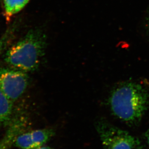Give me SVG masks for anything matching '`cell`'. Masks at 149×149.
<instances>
[{
  "label": "cell",
  "instance_id": "obj_1",
  "mask_svg": "<svg viewBox=\"0 0 149 149\" xmlns=\"http://www.w3.org/2000/svg\"><path fill=\"white\" fill-rule=\"evenodd\" d=\"M109 103L117 118L133 125L139 123L147 110L149 94L141 84L124 82L113 89Z\"/></svg>",
  "mask_w": 149,
  "mask_h": 149
},
{
  "label": "cell",
  "instance_id": "obj_2",
  "mask_svg": "<svg viewBox=\"0 0 149 149\" xmlns=\"http://www.w3.org/2000/svg\"><path fill=\"white\" fill-rule=\"evenodd\" d=\"M47 38L39 30H31L6 52L4 61L23 72H33L39 66L46 49Z\"/></svg>",
  "mask_w": 149,
  "mask_h": 149
},
{
  "label": "cell",
  "instance_id": "obj_3",
  "mask_svg": "<svg viewBox=\"0 0 149 149\" xmlns=\"http://www.w3.org/2000/svg\"><path fill=\"white\" fill-rule=\"evenodd\" d=\"M96 128L104 149H134L141 146L137 138L104 120L98 122Z\"/></svg>",
  "mask_w": 149,
  "mask_h": 149
},
{
  "label": "cell",
  "instance_id": "obj_4",
  "mask_svg": "<svg viewBox=\"0 0 149 149\" xmlns=\"http://www.w3.org/2000/svg\"><path fill=\"white\" fill-rule=\"evenodd\" d=\"M28 83L25 72L11 67L0 69V89L13 102L25 92Z\"/></svg>",
  "mask_w": 149,
  "mask_h": 149
},
{
  "label": "cell",
  "instance_id": "obj_5",
  "mask_svg": "<svg viewBox=\"0 0 149 149\" xmlns=\"http://www.w3.org/2000/svg\"><path fill=\"white\" fill-rule=\"evenodd\" d=\"M13 102L0 89V125L7 124L11 118Z\"/></svg>",
  "mask_w": 149,
  "mask_h": 149
},
{
  "label": "cell",
  "instance_id": "obj_6",
  "mask_svg": "<svg viewBox=\"0 0 149 149\" xmlns=\"http://www.w3.org/2000/svg\"><path fill=\"white\" fill-rule=\"evenodd\" d=\"M5 16L7 21L14 15L20 11L28 3L29 0H3Z\"/></svg>",
  "mask_w": 149,
  "mask_h": 149
},
{
  "label": "cell",
  "instance_id": "obj_7",
  "mask_svg": "<svg viewBox=\"0 0 149 149\" xmlns=\"http://www.w3.org/2000/svg\"><path fill=\"white\" fill-rule=\"evenodd\" d=\"M33 141L36 147L46 143L54 135V130L50 128L37 130L31 132Z\"/></svg>",
  "mask_w": 149,
  "mask_h": 149
},
{
  "label": "cell",
  "instance_id": "obj_8",
  "mask_svg": "<svg viewBox=\"0 0 149 149\" xmlns=\"http://www.w3.org/2000/svg\"><path fill=\"white\" fill-rule=\"evenodd\" d=\"M17 147L21 149H33L37 148L33 141L31 132L20 134L14 142Z\"/></svg>",
  "mask_w": 149,
  "mask_h": 149
},
{
  "label": "cell",
  "instance_id": "obj_9",
  "mask_svg": "<svg viewBox=\"0 0 149 149\" xmlns=\"http://www.w3.org/2000/svg\"><path fill=\"white\" fill-rule=\"evenodd\" d=\"M18 133L15 130L8 128L6 135L0 140V149H9L14 144Z\"/></svg>",
  "mask_w": 149,
  "mask_h": 149
},
{
  "label": "cell",
  "instance_id": "obj_10",
  "mask_svg": "<svg viewBox=\"0 0 149 149\" xmlns=\"http://www.w3.org/2000/svg\"><path fill=\"white\" fill-rule=\"evenodd\" d=\"M8 39V38L7 35V36H4L1 39H0V54L1 53L4 47H6Z\"/></svg>",
  "mask_w": 149,
  "mask_h": 149
},
{
  "label": "cell",
  "instance_id": "obj_11",
  "mask_svg": "<svg viewBox=\"0 0 149 149\" xmlns=\"http://www.w3.org/2000/svg\"><path fill=\"white\" fill-rule=\"evenodd\" d=\"M145 136H146L147 141V142H148V144L149 145V128H148V130H147V131L145 133Z\"/></svg>",
  "mask_w": 149,
  "mask_h": 149
},
{
  "label": "cell",
  "instance_id": "obj_12",
  "mask_svg": "<svg viewBox=\"0 0 149 149\" xmlns=\"http://www.w3.org/2000/svg\"><path fill=\"white\" fill-rule=\"evenodd\" d=\"M33 149H52V148H50L48 146H40L37 147V148H34Z\"/></svg>",
  "mask_w": 149,
  "mask_h": 149
}]
</instances>
